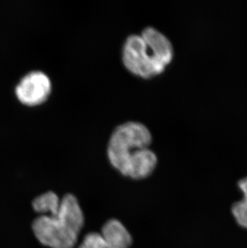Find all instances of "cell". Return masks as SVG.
I'll use <instances>...</instances> for the list:
<instances>
[{"instance_id":"1","label":"cell","mask_w":247,"mask_h":248,"mask_svg":"<svg viewBox=\"0 0 247 248\" xmlns=\"http://www.w3.org/2000/svg\"><path fill=\"white\" fill-rule=\"evenodd\" d=\"M33 209L41 216L35 218L32 229L36 239L50 248H73L84 227V216L73 194L59 199L54 192L34 199Z\"/></svg>"},{"instance_id":"2","label":"cell","mask_w":247,"mask_h":248,"mask_svg":"<svg viewBox=\"0 0 247 248\" xmlns=\"http://www.w3.org/2000/svg\"><path fill=\"white\" fill-rule=\"evenodd\" d=\"M152 134L145 124L127 122L113 130L108 145V157L114 168L133 179L147 178L156 168L157 157L149 149Z\"/></svg>"},{"instance_id":"3","label":"cell","mask_w":247,"mask_h":248,"mask_svg":"<svg viewBox=\"0 0 247 248\" xmlns=\"http://www.w3.org/2000/svg\"><path fill=\"white\" fill-rule=\"evenodd\" d=\"M174 55L173 44L161 31L149 26L140 34L126 39L122 60L126 68L140 78H151L161 74L171 63Z\"/></svg>"},{"instance_id":"4","label":"cell","mask_w":247,"mask_h":248,"mask_svg":"<svg viewBox=\"0 0 247 248\" xmlns=\"http://www.w3.org/2000/svg\"><path fill=\"white\" fill-rule=\"evenodd\" d=\"M52 89L49 77L43 71H31L22 78L15 87L19 101L27 106H38L49 97Z\"/></svg>"},{"instance_id":"5","label":"cell","mask_w":247,"mask_h":248,"mask_svg":"<svg viewBox=\"0 0 247 248\" xmlns=\"http://www.w3.org/2000/svg\"><path fill=\"white\" fill-rule=\"evenodd\" d=\"M100 234L112 248H128L132 244L131 234L117 219H110L105 223Z\"/></svg>"},{"instance_id":"6","label":"cell","mask_w":247,"mask_h":248,"mask_svg":"<svg viewBox=\"0 0 247 248\" xmlns=\"http://www.w3.org/2000/svg\"><path fill=\"white\" fill-rule=\"evenodd\" d=\"M238 186L244 197L242 201L233 205L232 213L238 225L247 229V177L238 182Z\"/></svg>"},{"instance_id":"7","label":"cell","mask_w":247,"mask_h":248,"mask_svg":"<svg viewBox=\"0 0 247 248\" xmlns=\"http://www.w3.org/2000/svg\"><path fill=\"white\" fill-rule=\"evenodd\" d=\"M78 248H112L100 233L92 232L84 237Z\"/></svg>"}]
</instances>
